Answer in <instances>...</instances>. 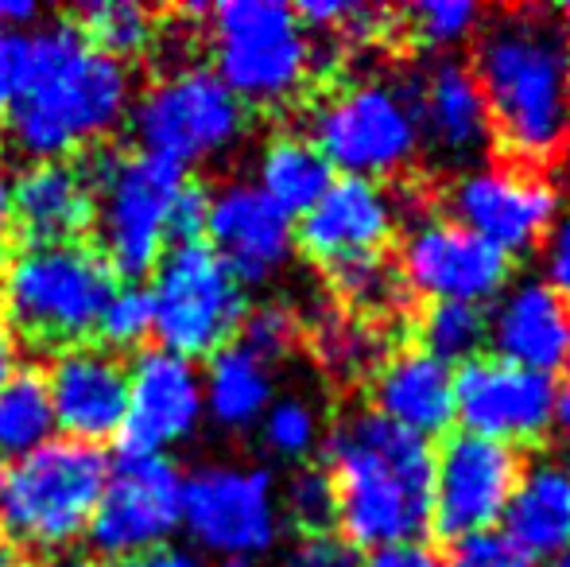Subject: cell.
<instances>
[{
	"instance_id": "6da1fadb",
	"label": "cell",
	"mask_w": 570,
	"mask_h": 567,
	"mask_svg": "<svg viewBox=\"0 0 570 567\" xmlns=\"http://www.w3.org/2000/svg\"><path fill=\"white\" fill-rule=\"evenodd\" d=\"M128 109V67L86 43L75 23H47L20 36V78L4 125L31 164L70 159L75 151L106 140Z\"/></svg>"
},
{
	"instance_id": "7a4b0ae2",
	"label": "cell",
	"mask_w": 570,
	"mask_h": 567,
	"mask_svg": "<svg viewBox=\"0 0 570 567\" xmlns=\"http://www.w3.org/2000/svg\"><path fill=\"white\" fill-rule=\"evenodd\" d=\"M493 137L520 164H548L570 144V36L543 12H501L473 51Z\"/></svg>"
},
{
	"instance_id": "3957f363",
	"label": "cell",
	"mask_w": 570,
	"mask_h": 567,
	"mask_svg": "<svg viewBox=\"0 0 570 567\" xmlns=\"http://www.w3.org/2000/svg\"><path fill=\"white\" fill-rule=\"evenodd\" d=\"M326 470L353 553L415 545L431 529L435 451L428 439L389 424L373 409L353 412L326 439Z\"/></svg>"
},
{
	"instance_id": "277c9868",
	"label": "cell",
	"mask_w": 570,
	"mask_h": 567,
	"mask_svg": "<svg viewBox=\"0 0 570 567\" xmlns=\"http://www.w3.org/2000/svg\"><path fill=\"white\" fill-rule=\"evenodd\" d=\"M114 287V268L90 245H28L0 276V307L28 342L67 350L98 331Z\"/></svg>"
},
{
	"instance_id": "5b68a950",
	"label": "cell",
	"mask_w": 570,
	"mask_h": 567,
	"mask_svg": "<svg viewBox=\"0 0 570 567\" xmlns=\"http://www.w3.org/2000/svg\"><path fill=\"white\" fill-rule=\"evenodd\" d=\"M420 75L365 78L334 90L311 114V144L353 179H384L420 156Z\"/></svg>"
},
{
	"instance_id": "8992f818",
	"label": "cell",
	"mask_w": 570,
	"mask_h": 567,
	"mask_svg": "<svg viewBox=\"0 0 570 567\" xmlns=\"http://www.w3.org/2000/svg\"><path fill=\"white\" fill-rule=\"evenodd\" d=\"M106 475L109 459L101 447L51 439L47 447L4 467L0 525L16 545L43 553L75 545L90 529Z\"/></svg>"
},
{
	"instance_id": "52a82bcc",
	"label": "cell",
	"mask_w": 570,
	"mask_h": 567,
	"mask_svg": "<svg viewBox=\"0 0 570 567\" xmlns=\"http://www.w3.org/2000/svg\"><path fill=\"white\" fill-rule=\"evenodd\" d=\"M94 183V226L114 276H148L171 250V211L187 172L144 151H109L86 164Z\"/></svg>"
},
{
	"instance_id": "ba28073f",
	"label": "cell",
	"mask_w": 570,
	"mask_h": 567,
	"mask_svg": "<svg viewBox=\"0 0 570 567\" xmlns=\"http://www.w3.org/2000/svg\"><path fill=\"white\" fill-rule=\"evenodd\" d=\"M210 36L214 75L240 106H284L315 70L307 28L279 0H226L210 12Z\"/></svg>"
},
{
	"instance_id": "9c48e42d",
	"label": "cell",
	"mask_w": 570,
	"mask_h": 567,
	"mask_svg": "<svg viewBox=\"0 0 570 567\" xmlns=\"http://www.w3.org/2000/svg\"><path fill=\"white\" fill-rule=\"evenodd\" d=\"M151 334L159 350L187 362L229 346L248 315L245 284L206 242L171 245L151 268Z\"/></svg>"
},
{
	"instance_id": "30bf717a",
	"label": "cell",
	"mask_w": 570,
	"mask_h": 567,
	"mask_svg": "<svg viewBox=\"0 0 570 567\" xmlns=\"http://www.w3.org/2000/svg\"><path fill=\"white\" fill-rule=\"evenodd\" d=\"M128 114L144 156L164 159L179 172L218 159L245 137V106L206 67H179L164 75Z\"/></svg>"
},
{
	"instance_id": "8fae6325",
	"label": "cell",
	"mask_w": 570,
	"mask_h": 567,
	"mask_svg": "<svg viewBox=\"0 0 570 567\" xmlns=\"http://www.w3.org/2000/svg\"><path fill=\"white\" fill-rule=\"evenodd\" d=\"M183 529L222 560L268 556L284 532L276 482L261 467H203L183 482Z\"/></svg>"
},
{
	"instance_id": "7c38bea8",
	"label": "cell",
	"mask_w": 570,
	"mask_h": 567,
	"mask_svg": "<svg viewBox=\"0 0 570 567\" xmlns=\"http://www.w3.org/2000/svg\"><path fill=\"white\" fill-rule=\"evenodd\" d=\"M183 482L167 454L120 451L109 462L106 490L90 517V548L101 560H132L151 548L171 545L183 529Z\"/></svg>"
},
{
	"instance_id": "4fadbf2b",
	"label": "cell",
	"mask_w": 570,
	"mask_h": 567,
	"mask_svg": "<svg viewBox=\"0 0 570 567\" xmlns=\"http://www.w3.org/2000/svg\"><path fill=\"white\" fill-rule=\"evenodd\" d=\"M451 222L512 257L532 253L559 218V187L528 167H470L446 190Z\"/></svg>"
},
{
	"instance_id": "5bb4252c",
	"label": "cell",
	"mask_w": 570,
	"mask_h": 567,
	"mask_svg": "<svg viewBox=\"0 0 570 567\" xmlns=\"http://www.w3.org/2000/svg\"><path fill=\"white\" fill-rule=\"evenodd\" d=\"M520 451L493 439L454 431L446 436L443 451L435 454V501H431V529L443 540L493 532L504 517L512 490L520 482Z\"/></svg>"
},
{
	"instance_id": "9a60e30c",
	"label": "cell",
	"mask_w": 570,
	"mask_h": 567,
	"mask_svg": "<svg viewBox=\"0 0 570 567\" xmlns=\"http://www.w3.org/2000/svg\"><path fill=\"white\" fill-rule=\"evenodd\" d=\"M454 424L512 451L540 443L556 424V378L501 358H473L454 370Z\"/></svg>"
},
{
	"instance_id": "2e32d148",
	"label": "cell",
	"mask_w": 570,
	"mask_h": 567,
	"mask_svg": "<svg viewBox=\"0 0 570 567\" xmlns=\"http://www.w3.org/2000/svg\"><path fill=\"white\" fill-rule=\"evenodd\" d=\"M512 257L451 218H423L400 245V281L431 303H481L509 287Z\"/></svg>"
},
{
	"instance_id": "e0dca14e",
	"label": "cell",
	"mask_w": 570,
	"mask_h": 567,
	"mask_svg": "<svg viewBox=\"0 0 570 567\" xmlns=\"http://www.w3.org/2000/svg\"><path fill=\"white\" fill-rule=\"evenodd\" d=\"M203 417V373L195 362L159 346L140 350L128 365V409L120 424L125 451L164 454L167 447L187 443Z\"/></svg>"
},
{
	"instance_id": "ac0fdd59",
	"label": "cell",
	"mask_w": 570,
	"mask_h": 567,
	"mask_svg": "<svg viewBox=\"0 0 570 567\" xmlns=\"http://www.w3.org/2000/svg\"><path fill=\"white\" fill-rule=\"evenodd\" d=\"M55 431L86 447H101L120 436L128 409V365L114 350L78 342L55 354L43 373Z\"/></svg>"
},
{
	"instance_id": "d6986e66",
	"label": "cell",
	"mask_w": 570,
	"mask_h": 567,
	"mask_svg": "<svg viewBox=\"0 0 570 567\" xmlns=\"http://www.w3.org/2000/svg\"><path fill=\"white\" fill-rule=\"evenodd\" d=\"M203 242L240 284H264L292 261L295 222L256 183H226L206 203Z\"/></svg>"
},
{
	"instance_id": "ffe728a7",
	"label": "cell",
	"mask_w": 570,
	"mask_h": 567,
	"mask_svg": "<svg viewBox=\"0 0 570 567\" xmlns=\"http://www.w3.org/2000/svg\"><path fill=\"white\" fill-rule=\"evenodd\" d=\"M392 234H396V198L381 183L342 175L299 218L295 242L331 273L350 261L381 257Z\"/></svg>"
},
{
	"instance_id": "44dd1931",
	"label": "cell",
	"mask_w": 570,
	"mask_h": 567,
	"mask_svg": "<svg viewBox=\"0 0 570 567\" xmlns=\"http://www.w3.org/2000/svg\"><path fill=\"white\" fill-rule=\"evenodd\" d=\"M489 319V342L497 358L520 370L556 373L570 370V303L543 281H517L497 295Z\"/></svg>"
},
{
	"instance_id": "7402d4cb",
	"label": "cell",
	"mask_w": 570,
	"mask_h": 567,
	"mask_svg": "<svg viewBox=\"0 0 570 567\" xmlns=\"http://www.w3.org/2000/svg\"><path fill=\"white\" fill-rule=\"evenodd\" d=\"M376 417L412 436H451L454 431V370L420 346L396 350L373 373Z\"/></svg>"
},
{
	"instance_id": "603a6c76",
	"label": "cell",
	"mask_w": 570,
	"mask_h": 567,
	"mask_svg": "<svg viewBox=\"0 0 570 567\" xmlns=\"http://www.w3.org/2000/svg\"><path fill=\"white\" fill-rule=\"evenodd\" d=\"M16 229L31 237V245L78 242L86 226H94V183L90 172L75 159H39L12 179Z\"/></svg>"
},
{
	"instance_id": "cb8c5ba5",
	"label": "cell",
	"mask_w": 570,
	"mask_h": 567,
	"mask_svg": "<svg viewBox=\"0 0 570 567\" xmlns=\"http://www.w3.org/2000/svg\"><path fill=\"white\" fill-rule=\"evenodd\" d=\"M420 125L423 140H431L454 164H470V159H478L493 144V121H489L485 94H481L470 62L439 59L423 75Z\"/></svg>"
},
{
	"instance_id": "d4e9b609",
	"label": "cell",
	"mask_w": 570,
	"mask_h": 567,
	"mask_svg": "<svg viewBox=\"0 0 570 567\" xmlns=\"http://www.w3.org/2000/svg\"><path fill=\"white\" fill-rule=\"evenodd\" d=\"M501 537L532 560H556L570 548V467L540 459L520 470V482L504 506Z\"/></svg>"
},
{
	"instance_id": "484cf974",
	"label": "cell",
	"mask_w": 570,
	"mask_h": 567,
	"mask_svg": "<svg viewBox=\"0 0 570 567\" xmlns=\"http://www.w3.org/2000/svg\"><path fill=\"white\" fill-rule=\"evenodd\" d=\"M272 401H276L272 365L261 362L253 350L229 342L218 354H210L203 373V409L214 424L226 431H245L261 424Z\"/></svg>"
},
{
	"instance_id": "4316f807",
	"label": "cell",
	"mask_w": 570,
	"mask_h": 567,
	"mask_svg": "<svg viewBox=\"0 0 570 567\" xmlns=\"http://www.w3.org/2000/svg\"><path fill=\"white\" fill-rule=\"evenodd\" d=\"M334 183V167L323 159L307 137L279 133L261 148L256 159V187L264 190L268 203H276L287 218H303L311 206L323 198V190Z\"/></svg>"
},
{
	"instance_id": "83f0119b",
	"label": "cell",
	"mask_w": 570,
	"mask_h": 567,
	"mask_svg": "<svg viewBox=\"0 0 570 567\" xmlns=\"http://www.w3.org/2000/svg\"><path fill=\"white\" fill-rule=\"evenodd\" d=\"M55 439V412L47 401L43 373L16 365L0 381V462L23 459Z\"/></svg>"
},
{
	"instance_id": "f1b7e54d",
	"label": "cell",
	"mask_w": 570,
	"mask_h": 567,
	"mask_svg": "<svg viewBox=\"0 0 570 567\" xmlns=\"http://www.w3.org/2000/svg\"><path fill=\"white\" fill-rule=\"evenodd\" d=\"M489 342V319L473 303H431L420 315V350L443 365H465Z\"/></svg>"
},
{
	"instance_id": "f546056e",
	"label": "cell",
	"mask_w": 570,
	"mask_h": 567,
	"mask_svg": "<svg viewBox=\"0 0 570 567\" xmlns=\"http://www.w3.org/2000/svg\"><path fill=\"white\" fill-rule=\"evenodd\" d=\"M75 28L86 36V43H94L101 55L125 62L128 55H140L144 47L156 36V23L151 12L132 0H98V4H86L78 12Z\"/></svg>"
},
{
	"instance_id": "4dcf8cb0",
	"label": "cell",
	"mask_w": 570,
	"mask_h": 567,
	"mask_svg": "<svg viewBox=\"0 0 570 567\" xmlns=\"http://www.w3.org/2000/svg\"><path fill=\"white\" fill-rule=\"evenodd\" d=\"M481 20H485V12L473 0H420V4L404 8V23L412 39L431 51H451V47L465 43Z\"/></svg>"
},
{
	"instance_id": "1f68e13d",
	"label": "cell",
	"mask_w": 570,
	"mask_h": 567,
	"mask_svg": "<svg viewBox=\"0 0 570 567\" xmlns=\"http://www.w3.org/2000/svg\"><path fill=\"white\" fill-rule=\"evenodd\" d=\"M279 509H287L295 525L307 537H323L334 521H338V498H334V478L326 467H299L284 486V501Z\"/></svg>"
},
{
	"instance_id": "d6a6232c",
	"label": "cell",
	"mask_w": 570,
	"mask_h": 567,
	"mask_svg": "<svg viewBox=\"0 0 570 567\" xmlns=\"http://www.w3.org/2000/svg\"><path fill=\"white\" fill-rule=\"evenodd\" d=\"M261 436L264 447L279 459H307L318 447L323 428H318V412L303 397H279L261 417Z\"/></svg>"
},
{
	"instance_id": "836d02e7",
	"label": "cell",
	"mask_w": 570,
	"mask_h": 567,
	"mask_svg": "<svg viewBox=\"0 0 570 567\" xmlns=\"http://www.w3.org/2000/svg\"><path fill=\"white\" fill-rule=\"evenodd\" d=\"M331 281L345 300L365 311L396 307L404 300V281L396 276V268L384 265V257H361L350 261V265L331 268Z\"/></svg>"
},
{
	"instance_id": "e575fe53",
	"label": "cell",
	"mask_w": 570,
	"mask_h": 567,
	"mask_svg": "<svg viewBox=\"0 0 570 567\" xmlns=\"http://www.w3.org/2000/svg\"><path fill=\"white\" fill-rule=\"evenodd\" d=\"M98 334L106 339V350H132L151 334V300L148 287L117 284L106 300V311L98 319Z\"/></svg>"
},
{
	"instance_id": "d590c367",
	"label": "cell",
	"mask_w": 570,
	"mask_h": 567,
	"mask_svg": "<svg viewBox=\"0 0 570 567\" xmlns=\"http://www.w3.org/2000/svg\"><path fill=\"white\" fill-rule=\"evenodd\" d=\"M295 334H299V323H295L292 311L279 307V303H264V307L248 311L245 323H240V346L272 365L295 346Z\"/></svg>"
},
{
	"instance_id": "8d00e7d4",
	"label": "cell",
	"mask_w": 570,
	"mask_h": 567,
	"mask_svg": "<svg viewBox=\"0 0 570 567\" xmlns=\"http://www.w3.org/2000/svg\"><path fill=\"white\" fill-rule=\"evenodd\" d=\"M446 567H532L501 532H478L454 545V556Z\"/></svg>"
},
{
	"instance_id": "74e56055",
	"label": "cell",
	"mask_w": 570,
	"mask_h": 567,
	"mask_svg": "<svg viewBox=\"0 0 570 567\" xmlns=\"http://www.w3.org/2000/svg\"><path fill=\"white\" fill-rule=\"evenodd\" d=\"M279 567H361V556L345 540L323 532V537H303L295 548H287Z\"/></svg>"
},
{
	"instance_id": "f35d334b",
	"label": "cell",
	"mask_w": 570,
	"mask_h": 567,
	"mask_svg": "<svg viewBox=\"0 0 570 567\" xmlns=\"http://www.w3.org/2000/svg\"><path fill=\"white\" fill-rule=\"evenodd\" d=\"M540 257H543V284L556 287L570 303V211L559 214L556 226L548 229V237L540 242Z\"/></svg>"
},
{
	"instance_id": "ab89813d",
	"label": "cell",
	"mask_w": 570,
	"mask_h": 567,
	"mask_svg": "<svg viewBox=\"0 0 570 567\" xmlns=\"http://www.w3.org/2000/svg\"><path fill=\"white\" fill-rule=\"evenodd\" d=\"M206 195L203 187L187 183L175 198V211H171V245H187V242H203V229H206Z\"/></svg>"
},
{
	"instance_id": "60d3db41",
	"label": "cell",
	"mask_w": 570,
	"mask_h": 567,
	"mask_svg": "<svg viewBox=\"0 0 570 567\" xmlns=\"http://www.w3.org/2000/svg\"><path fill=\"white\" fill-rule=\"evenodd\" d=\"M361 567H446V560H439L431 548H423L420 540L415 545H392V548H376L368 553Z\"/></svg>"
},
{
	"instance_id": "b9f144b4",
	"label": "cell",
	"mask_w": 570,
	"mask_h": 567,
	"mask_svg": "<svg viewBox=\"0 0 570 567\" xmlns=\"http://www.w3.org/2000/svg\"><path fill=\"white\" fill-rule=\"evenodd\" d=\"M16 78H20V36L0 31V125L8 121V109H12Z\"/></svg>"
},
{
	"instance_id": "7bdbcfd3",
	"label": "cell",
	"mask_w": 570,
	"mask_h": 567,
	"mask_svg": "<svg viewBox=\"0 0 570 567\" xmlns=\"http://www.w3.org/2000/svg\"><path fill=\"white\" fill-rule=\"evenodd\" d=\"M16 214H12V175L0 167V276H4V268L12 265L16 250Z\"/></svg>"
},
{
	"instance_id": "ee69618b",
	"label": "cell",
	"mask_w": 570,
	"mask_h": 567,
	"mask_svg": "<svg viewBox=\"0 0 570 567\" xmlns=\"http://www.w3.org/2000/svg\"><path fill=\"white\" fill-rule=\"evenodd\" d=\"M114 567H206V560L190 548L179 545H164V548H151V553H140L132 560H120Z\"/></svg>"
},
{
	"instance_id": "f6af8a7d",
	"label": "cell",
	"mask_w": 570,
	"mask_h": 567,
	"mask_svg": "<svg viewBox=\"0 0 570 567\" xmlns=\"http://www.w3.org/2000/svg\"><path fill=\"white\" fill-rule=\"evenodd\" d=\"M551 431L559 436V447H563L567 467H570V373H567L563 389H556V424H551Z\"/></svg>"
},
{
	"instance_id": "bcb514c9",
	"label": "cell",
	"mask_w": 570,
	"mask_h": 567,
	"mask_svg": "<svg viewBox=\"0 0 570 567\" xmlns=\"http://www.w3.org/2000/svg\"><path fill=\"white\" fill-rule=\"evenodd\" d=\"M36 16H39V8L28 4V0H0V31L20 28V23H31Z\"/></svg>"
},
{
	"instance_id": "7dc6e473",
	"label": "cell",
	"mask_w": 570,
	"mask_h": 567,
	"mask_svg": "<svg viewBox=\"0 0 570 567\" xmlns=\"http://www.w3.org/2000/svg\"><path fill=\"white\" fill-rule=\"evenodd\" d=\"M12 370H16V346H12V339H8L4 326H0V381H4Z\"/></svg>"
},
{
	"instance_id": "c3c4849f",
	"label": "cell",
	"mask_w": 570,
	"mask_h": 567,
	"mask_svg": "<svg viewBox=\"0 0 570 567\" xmlns=\"http://www.w3.org/2000/svg\"><path fill=\"white\" fill-rule=\"evenodd\" d=\"M551 20L559 23V28H563V36H570V0L563 8H556V12H551Z\"/></svg>"
},
{
	"instance_id": "681fc988",
	"label": "cell",
	"mask_w": 570,
	"mask_h": 567,
	"mask_svg": "<svg viewBox=\"0 0 570 567\" xmlns=\"http://www.w3.org/2000/svg\"><path fill=\"white\" fill-rule=\"evenodd\" d=\"M0 567H20V564H16V553H12V545H8V540H0Z\"/></svg>"
},
{
	"instance_id": "f907efd6",
	"label": "cell",
	"mask_w": 570,
	"mask_h": 567,
	"mask_svg": "<svg viewBox=\"0 0 570 567\" xmlns=\"http://www.w3.org/2000/svg\"><path fill=\"white\" fill-rule=\"evenodd\" d=\"M31 567H86V564H78V560H39Z\"/></svg>"
},
{
	"instance_id": "816d5d0a",
	"label": "cell",
	"mask_w": 570,
	"mask_h": 567,
	"mask_svg": "<svg viewBox=\"0 0 570 567\" xmlns=\"http://www.w3.org/2000/svg\"><path fill=\"white\" fill-rule=\"evenodd\" d=\"M543 567H570V548H567V553H559L556 560H548Z\"/></svg>"
},
{
	"instance_id": "f5cc1de1",
	"label": "cell",
	"mask_w": 570,
	"mask_h": 567,
	"mask_svg": "<svg viewBox=\"0 0 570 567\" xmlns=\"http://www.w3.org/2000/svg\"><path fill=\"white\" fill-rule=\"evenodd\" d=\"M218 567H256L253 560H222Z\"/></svg>"
},
{
	"instance_id": "db71d44e",
	"label": "cell",
	"mask_w": 570,
	"mask_h": 567,
	"mask_svg": "<svg viewBox=\"0 0 570 567\" xmlns=\"http://www.w3.org/2000/svg\"><path fill=\"white\" fill-rule=\"evenodd\" d=\"M0 493H4V462H0Z\"/></svg>"
}]
</instances>
